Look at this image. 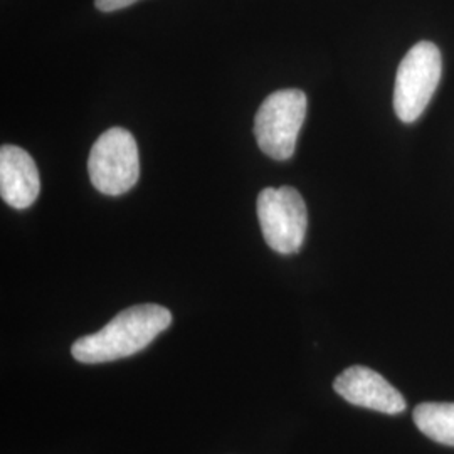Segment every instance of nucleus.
<instances>
[{
    "label": "nucleus",
    "mask_w": 454,
    "mask_h": 454,
    "mask_svg": "<svg viewBox=\"0 0 454 454\" xmlns=\"http://www.w3.org/2000/svg\"><path fill=\"white\" fill-rule=\"evenodd\" d=\"M137 0H97L95 5L101 12H114L120 9H125L131 4H135Z\"/></svg>",
    "instance_id": "9"
},
{
    "label": "nucleus",
    "mask_w": 454,
    "mask_h": 454,
    "mask_svg": "<svg viewBox=\"0 0 454 454\" xmlns=\"http://www.w3.org/2000/svg\"><path fill=\"white\" fill-rule=\"evenodd\" d=\"M333 389L347 403L382 414H399L406 409L403 394L380 373L364 365H354L343 371L335 379Z\"/></svg>",
    "instance_id": "6"
},
{
    "label": "nucleus",
    "mask_w": 454,
    "mask_h": 454,
    "mask_svg": "<svg viewBox=\"0 0 454 454\" xmlns=\"http://www.w3.org/2000/svg\"><path fill=\"white\" fill-rule=\"evenodd\" d=\"M258 219L266 244L279 254H294L309 226L303 197L293 187H268L258 197Z\"/></svg>",
    "instance_id": "5"
},
{
    "label": "nucleus",
    "mask_w": 454,
    "mask_h": 454,
    "mask_svg": "<svg viewBox=\"0 0 454 454\" xmlns=\"http://www.w3.org/2000/svg\"><path fill=\"white\" fill-rule=\"evenodd\" d=\"M422 434L439 444L454 446V403H424L414 409Z\"/></svg>",
    "instance_id": "8"
},
{
    "label": "nucleus",
    "mask_w": 454,
    "mask_h": 454,
    "mask_svg": "<svg viewBox=\"0 0 454 454\" xmlns=\"http://www.w3.org/2000/svg\"><path fill=\"white\" fill-rule=\"evenodd\" d=\"M442 61L436 44L418 43L409 49L397 67L394 88V110L401 121H416L427 108L441 82Z\"/></svg>",
    "instance_id": "2"
},
{
    "label": "nucleus",
    "mask_w": 454,
    "mask_h": 454,
    "mask_svg": "<svg viewBox=\"0 0 454 454\" xmlns=\"http://www.w3.org/2000/svg\"><path fill=\"white\" fill-rule=\"evenodd\" d=\"M172 325L165 307L145 303L120 311L97 333L73 343L71 356L82 364H105L131 357L146 348Z\"/></svg>",
    "instance_id": "1"
},
{
    "label": "nucleus",
    "mask_w": 454,
    "mask_h": 454,
    "mask_svg": "<svg viewBox=\"0 0 454 454\" xmlns=\"http://www.w3.org/2000/svg\"><path fill=\"white\" fill-rule=\"evenodd\" d=\"M88 172L101 194L121 195L135 187L140 177V157L130 131L120 127L105 131L91 146Z\"/></svg>",
    "instance_id": "4"
},
{
    "label": "nucleus",
    "mask_w": 454,
    "mask_h": 454,
    "mask_svg": "<svg viewBox=\"0 0 454 454\" xmlns=\"http://www.w3.org/2000/svg\"><path fill=\"white\" fill-rule=\"evenodd\" d=\"M41 191L33 157L20 146L0 148V195L14 209L31 207Z\"/></svg>",
    "instance_id": "7"
},
{
    "label": "nucleus",
    "mask_w": 454,
    "mask_h": 454,
    "mask_svg": "<svg viewBox=\"0 0 454 454\" xmlns=\"http://www.w3.org/2000/svg\"><path fill=\"white\" fill-rule=\"evenodd\" d=\"M305 116L307 95L301 90L275 91L261 103L254 116L258 146L275 160H288L294 153Z\"/></svg>",
    "instance_id": "3"
}]
</instances>
